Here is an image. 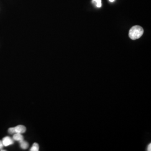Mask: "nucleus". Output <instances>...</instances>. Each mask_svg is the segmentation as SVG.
Masks as SVG:
<instances>
[{
    "mask_svg": "<svg viewBox=\"0 0 151 151\" xmlns=\"http://www.w3.org/2000/svg\"><path fill=\"white\" fill-rule=\"evenodd\" d=\"M39 149V145L37 143H34L33 144L31 149L30 150V151H38Z\"/></svg>",
    "mask_w": 151,
    "mask_h": 151,
    "instance_id": "7",
    "label": "nucleus"
},
{
    "mask_svg": "<svg viewBox=\"0 0 151 151\" xmlns=\"http://www.w3.org/2000/svg\"><path fill=\"white\" fill-rule=\"evenodd\" d=\"M13 139L18 141V142H20L22 140H24V137H23V135H22V134L16 133L14 134Z\"/></svg>",
    "mask_w": 151,
    "mask_h": 151,
    "instance_id": "4",
    "label": "nucleus"
},
{
    "mask_svg": "<svg viewBox=\"0 0 151 151\" xmlns=\"http://www.w3.org/2000/svg\"><path fill=\"white\" fill-rule=\"evenodd\" d=\"M14 129H15V133H20V134H22V133H25L27 130L26 127L22 125H17L15 127H14Z\"/></svg>",
    "mask_w": 151,
    "mask_h": 151,
    "instance_id": "3",
    "label": "nucleus"
},
{
    "mask_svg": "<svg viewBox=\"0 0 151 151\" xmlns=\"http://www.w3.org/2000/svg\"><path fill=\"white\" fill-rule=\"evenodd\" d=\"M19 143H20V147L22 148V149H24V150L27 149L28 147H29V143H27V142H26L25 140H22V141L19 142Z\"/></svg>",
    "mask_w": 151,
    "mask_h": 151,
    "instance_id": "5",
    "label": "nucleus"
},
{
    "mask_svg": "<svg viewBox=\"0 0 151 151\" xmlns=\"http://www.w3.org/2000/svg\"><path fill=\"white\" fill-rule=\"evenodd\" d=\"M147 151H151V144L150 143L148 146V148H147Z\"/></svg>",
    "mask_w": 151,
    "mask_h": 151,
    "instance_id": "10",
    "label": "nucleus"
},
{
    "mask_svg": "<svg viewBox=\"0 0 151 151\" xmlns=\"http://www.w3.org/2000/svg\"><path fill=\"white\" fill-rule=\"evenodd\" d=\"M92 2L98 8H100L102 6L101 0H92Z\"/></svg>",
    "mask_w": 151,
    "mask_h": 151,
    "instance_id": "6",
    "label": "nucleus"
},
{
    "mask_svg": "<svg viewBox=\"0 0 151 151\" xmlns=\"http://www.w3.org/2000/svg\"><path fill=\"white\" fill-rule=\"evenodd\" d=\"M8 132H9V133L10 134H14L15 133V129H14V127H13V128H10L8 129Z\"/></svg>",
    "mask_w": 151,
    "mask_h": 151,
    "instance_id": "8",
    "label": "nucleus"
},
{
    "mask_svg": "<svg viewBox=\"0 0 151 151\" xmlns=\"http://www.w3.org/2000/svg\"><path fill=\"white\" fill-rule=\"evenodd\" d=\"M2 141L4 146H5V147L11 145L14 143L13 139H12L9 137H6L5 138H4Z\"/></svg>",
    "mask_w": 151,
    "mask_h": 151,
    "instance_id": "2",
    "label": "nucleus"
},
{
    "mask_svg": "<svg viewBox=\"0 0 151 151\" xmlns=\"http://www.w3.org/2000/svg\"><path fill=\"white\" fill-rule=\"evenodd\" d=\"M143 29L140 26H134L130 29L129 37L132 40H136L140 38L143 34Z\"/></svg>",
    "mask_w": 151,
    "mask_h": 151,
    "instance_id": "1",
    "label": "nucleus"
},
{
    "mask_svg": "<svg viewBox=\"0 0 151 151\" xmlns=\"http://www.w3.org/2000/svg\"><path fill=\"white\" fill-rule=\"evenodd\" d=\"M109 1L111 2H113L114 1H115V0H109Z\"/></svg>",
    "mask_w": 151,
    "mask_h": 151,
    "instance_id": "11",
    "label": "nucleus"
},
{
    "mask_svg": "<svg viewBox=\"0 0 151 151\" xmlns=\"http://www.w3.org/2000/svg\"><path fill=\"white\" fill-rule=\"evenodd\" d=\"M4 145H3V143H2V141L0 140V150H1L4 147Z\"/></svg>",
    "mask_w": 151,
    "mask_h": 151,
    "instance_id": "9",
    "label": "nucleus"
}]
</instances>
